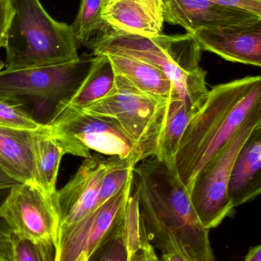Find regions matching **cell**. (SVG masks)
Listing matches in <instances>:
<instances>
[{"instance_id": "cell-1", "label": "cell", "mask_w": 261, "mask_h": 261, "mask_svg": "<svg viewBox=\"0 0 261 261\" xmlns=\"http://www.w3.org/2000/svg\"><path fill=\"white\" fill-rule=\"evenodd\" d=\"M133 184L141 221L154 249L190 261H216L209 230L199 222L174 167L156 156L147 158L135 167Z\"/></svg>"}, {"instance_id": "cell-2", "label": "cell", "mask_w": 261, "mask_h": 261, "mask_svg": "<svg viewBox=\"0 0 261 261\" xmlns=\"http://www.w3.org/2000/svg\"><path fill=\"white\" fill-rule=\"evenodd\" d=\"M260 103V76L234 80L208 91L188 122L175 156V170L188 191L201 169Z\"/></svg>"}, {"instance_id": "cell-3", "label": "cell", "mask_w": 261, "mask_h": 261, "mask_svg": "<svg viewBox=\"0 0 261 261\" xmlns=\"http://www.w3.org/2000/svg\"><path fill=\"white\" fill-rule=\"evenodd\" d=\"M87 46L93 55L121 54L159 69L194 113L208 96L206 72L200 66L202 50L192 34L144 37L110 30L94 37Z\"/></svg>"}, {"instance_id": "cell-4", "label": "cell", "mask_w": 261, "mask_h": 261, "mask_svg": "<svg viewBox=\"0 0 261 261\" xmlns=\"http://www.w3.org/2000/svg\"><path fill=\"white\" fill-rule=\"evenodd\" d=\"M13 15L6 38V68L49 67L80 59L70 26L54 19L40 0H10Z\"/></svg>"}, {"instance_id": "cell-5", "label": "cell", "mask_w": 261, "mask_h": 261, "mask_svg": "<svg viewBox=\"0 0 261 261\" xmlns=\"http://www.w3.org/2000/svg\"><path fill=\"white\" fill-rule=\"evenodd\" d=\"M164 104L116 74L111 91L82 111L113 122L133 143L142 161L156 154Z\"/></svg>"}, {"instance_id": "cell-6", "label": "cell", "mask_w": 261, "mask_h": 261, "mask_svg": "<svg viewBox=\"0 0 261 261\" xmlns=\"http://www.w3.org/2000/svg\"><path fill=\"white\" fill-rule=\"evenodd\" d=\"M259 125L261 103L253 109L232 138L203 166L188 190L199 222L209 231L234 213L228 193L231 170L242 146Z\"/></svg>"}, {"instance_id": "cell-7", "label": "cell", "mask_w": 261, "mask_h": 261, "mask_svg": "<svg viewBox=\"0 0 261 261\" xmlns=\"http://www.w3.org/2000/svg\"><path fill=\"white\" fill-rule=\"evenodd\" d=\"M46 124L68 154L86 159L93 150L109 156H139L133 143L113 122L82 110H67Z\"/></svg>"}, {"instance_id": "cell-8", "label": "cell", "mask_w": 261, "mask_h": 261, "mask_svg": "<svg viewBox=\"0 0 261 261\" xmlns=\"http://www.w3.org/2000/svg\"><path fill=\"white\" fill-rule=\"evenodd\" d=\"M0 218L16 237L52 242L57 247L60 214L56 196L47 194L37 186L19 184L12 187L0 204Z\"/></svg>"}, {"instance_id": "cell-9", "label": "cell", "mask_w": 261, "mask_h": 261, "mask_svg": "<svg viewBox=\"0 0 261 261\" xmlns=\"http://www.w3.org/2000/svg\"><path fill=\"white\" fill-rule=\"evenodd\" d=\"M82 59L58 65L0 70V99L21 103L26 99L59 102L75 90L90 63Z\"/></svg>"}, {"instance_id": "cell-10", "label": "cell", "mask_w": 261, "mask_h": 261, "mask_svg": "<svg viewBox=\"0 0 261 261\" xmlns=\"http://www.w3.org/2000/svg\"><path fill=\"white\" fill-rule=\"evenodd\" d=\"M134 176L114 196L75 225L60 228L55 261H75L92 253L122 225Z\"/></svg>"}, {"instance_id": "cell-11", "label": "cell", "mask_w": 261, "mask_h": 261, "mask_svg": "<svg viewBox=\"0 0 261 261\" xmlns=\"http://www.w3.org/2000/svg\"><path fill=\"white\" fill-rule=\"evenodd\" d=\"M107 158L92 154L61 190H57L60 228L78 223L99 205V190Z\"/></svg>"}, {"instance_id": "cell-12", "label": "cell", "mask_w": 261, "mask_h": 261, "mask_svg": "<svg viewBox=\"0 0 261 261\" xmlns=\"http://www.w3.org/2000/svg\"><path fill=\"white\" fill-rule=\"evenodd\" d=\"M192 35L202 50L216 54L231 62L261 66V18L201 29Z\"/></svg>"}, {"instance_id": "cell-13", "label": "cell", "mask_w": 261, "mask_h": 261, "mask_svg": "<svg viewBox=\"0 0 261 261\" xmlns=\"http://www.w3.org/2000/svg\"><path fill=\"white\" fill-rule=\"evenodd\" d=\"M165 21L193 34L259 19L261 16L243 9L227 7L208 0H163Z\"/></svg>"}, {"instance_id": "cell-14", "label": "cell", "mask_w": 261, "mask_h": 261, "mask_svg": "<svg viewBox=\"0 0 261 261\" xmlns=\"http://www.w3.org/2000/svg\"><path fill=\"white\" fill-rule=\"evenodd\" d=\"M102 18L114 32L157 36L165 23L163 0H105Z\"/></svg>"}, {"instance_id": "cell-15", "label": "cell", "mask_w": 261, "mask_h": 261, "mask_svg": "<svg viewBox=\"0 0 261 261\" xmlns=\"http://www.w3.org/2000/svg\"><path fill=\"white\" fill-rule=\"evenodd\" d=\"M261 125L245 141L234 161L228 186L234 208L257 198L261 193Z\"/></svg>"}, {"instance_id": "cell-16", "label": "cell", "mask_w": 261, "mask_h": 261, "mask_svg": "<svg viewBox=\"0 0 261 261\" xmlns=\"http://www.w3.org/2000/svg\"><path fill=\"white\" fill-rule=\"evenodd\" d=\"M114 70L104 55H93L90 65L78 87L57 102L52 117L69 110H82L105 97L114 85Z\"/></svg>"}, {"instance_id": "cell-17", "label": "cell", "mask_w": 261, "mask_h": 261, "mask_svg": "<svg viewBox=\"0 0 261 261\" xmlns=\"http://www.w3.org/2000/svg\"><path fill=\"white\" fill-rule=\"evenodd\" d=\"M104 55L111 63L115 74L127 80L142 93L162 102L178 95L170 78L154 66L121 54Z\"/></svg>"}, {"instance_id": "cell-18", "label": "cell", "mask_w": 261, "mask_h": 261, "mask_svg": "<svg viewBox=\"0 0 261 261\" xmlns=\"http://www.w3.org/2000/svg\"><path fill=\"white\" fill-rule=\"evenodd\" d=\"M38 132L0 126V168L21 184L35 185L33 143Z\"/></svg>"}, {"instance_id": "cell-19", "label": "cell", "mask_w": 261, "mask_h": 261, "mask_svg": "<svg viewBox=\"0 0 261 261\" xmlns=\"http://www.w3.org/2000/svg\"><path fill=\"white\" fill-rule=\"evenodd\" d=\"M46 125L34 138V184L47 194L55 196L60 164L67 152Z\"/></svg>"}, {"instance_id": "cell-20", "label": "cell", "mask_w": 261, "mask_h": 261, "mask_svg": "<svg viewBox=\"0 0 261 261\" xmlns=\"http://www.w3.org/2000/svg\"><path fill=\"white\" fill-rule=\"evenodd\" d=\"M193 114L179 95H173L165 102L154 156L174 167L175 156L181 138Z\"/></svg>"}, {"instance_id": "cell-21", "label": "cell", "mask_w": 261, "mask_h": 261, "mask_svg": "<svg viewBox=\"0 0 261 261\" xmlns=\"http://www.w3.org/2000/svg\"><path fill=\"white\" fill-rule=\"evenodd\" d=\"M139 155L126 158L108 156L99 190V205L121 191L134 176V168L140 162ZM98 205V206H99Z\"/></svg>"}, {"instance_id": "cell-22", "label": "cell", "mask_w": 261, "mask_h": 261, "mask_svg": "<svg viewBox=\"0 0 261 261\" xmlns=\"http://www.w3.org/2000/svg\"><path fill=\"white\" fill-rule=\"evenodd\" d=\"M104 4L105 0H81L78 14L70 25L78 45H87L94 35L110 31L102 18Z\"/></svg>"}, {"instance_id": "cell-23", "label": "cell", "mask_w": 261, "mask_h": 261, "mask_svg": "<svg viewBox=\"0 0 261 261\" xmlns=\"http://www.w3.org/2000/svg\"><path fill=\"white\" fill-rule=\"evenodd\" d=\"M123 233L129 256L142 248V222L137 192L135 189L134 184L126 206L123 220Z\"/></svg>"}, {"instance_id": "cell-24", "label": "cell", "mask_w": 261, "mask_h": 261, "mask_svg": "<svg viewBox=\"0 0 261 261\" xmlns=\"http://www.w3.org/2000/svg\"><path fill=\"white\" fill-rule=\"evenodd\" d=\"M21 106L18 102L0 99V126L31 132L44 129L46 124L38 122Z\"/></svg>"}, {"instance_id": "cell-25", "label": "cell", "mask_w": 261, "mask_h": 261, "mask_svg": "<svg viewBox=\"0 0 261 261\" xmlns=\"http://www.w3.org/2000/svg\"><path fill=\"white\" fill-rule=\"evenodd\" d=\"M14 261H55L56 245L52 242H34L11 234Z\"/></svg>"}, {"instance_id": "cell-26", "label": "cell", "mask_w": 261, "mask_h": 261, "mask_svg": "<svg viewBox=\"0 0 261 261\" xmlns=\"http://www.w3.org/2000/svg\"><path fill=\"white\" fill-rule=\"evenodd\" d=\"M129 258L122 223L109 239L92 253L87 261H129Z\"/></svg>"}, {"instance_id": "cell-27", "label": "cell", "mask_w": 261, "mask_h": 261, "mask_svg": "<svg viewBox=\"0 0 261 261\" xmlns=\"http://www.w3.org/2000/svg\"><path fill=\"white\" fill-rule=\"evenodd\" d=\"M13 12L10 0H0V48L6 46L8 31Z\"/></svg>"}, {"instance_id": "cell-28", "label": "cell", "mask_w": 261, "mask_h": 261, "mask_svg": "<svg viewBox=\"0 0 261 261\" xmlns=\"http://www.w3.org/2000/svg\"><path fill=\"white\" fill-rule=\"evenodd\" d=\"M227 7L236 8L261 16V0H208Z\"/></svg>"}, {"instance_id": "cell-29", "label": "cell", "mask_w": 261, "mask_h": 261, "mask_svg": "<svg viewBox=\"0 0 261 261\" xmlns=\"http://www.w3.org/2000/svg\"><path fill=\"white\" fill-rule=\"evenodd\" d=\"M0 261H14L11 234H0Z\"/></svg>"}, {"instance_id": "cell-30", "label": "cell", "mask_w": 261, "mask_h": 261, "mask_svg": "<svg viewBox=\"0 0 261 261\" xmlns=\"http://www.w3.org/2000/svg\"><path fill=\"white\" fill-rule=\"evenodd\" d=\"M21 182L8 176L1 168H0V197H6L8 192L12 187L18 185Z\"/></svg>"}, {"instance_id": "cell-31", "label": "cell", "mask_w": 261, "mask_h": 261, "mask_svg": "<svg viewBox=\"0 0 261 261\" xmlns=\"http://www.w3.org/2000/svg\"><path fill=\"white\" fill-rule=\"evenodd\" d=\"M142 222V221H141ZM142 241L147 250L148 254L149 261H161L160 258L158 257L156 254V250L154 249L151 244L149 242L147 239V234H146L145 230H144V225L142 224Z\"/></svg>"}, {"instance_id": "cell-32", "label": "cell", "mask_w": 261, "mask_h": 261, "mask_svg": "<svg viewBox=\"0 0 261 261\" xmlns=\"http://www.w3.org/2000/svg\"><path fill=\"white\" fill-rule=\"evenodd\" d=\"M244 261H261V245L251 248Z\"/></svg>"}, {"instance_id": "cell-33", "label": "cell", "mask_w": 261, "mask_h": 261, "mask_svg": "<svg viewBox=\"0 0 261 261\" xmlns=\"http://www.w3.org/2000/svg\"><path fill=\"white\" fill-rule=\"evenodd\" d=\"M129 261H149L148 254L144 243L140 250L130 256Z\"/></svg>"}, {"instance_id": "cell-34", "label": "cell", "mask_w": 261, "mask_h": 261, "mask_svg": "<svg viewBox=\"0 0 261 261\" xmlns=\"http://www.w3.org/2000/svg\"><path fill=\"white\" fill-rule=\"evenodd\" d=\"M161 261H190L176 252L162 253Z\"/></svg>"}, {"instance_id": "cell-35", "label": "cell", "mask_w": 261, "mask_h": 261, "mask_svg": "<svg viewBox=\"0 0 261 261\" xmlns=\"http://www.w3.org/2000/svg\"><path fill=\"white\" fill-rule=\"evenodd\" d=\"M87 260H88V257H87V254H82L79 257H78V259H77V260H75V261H87Z\"/></svg>"}]
</instances>
